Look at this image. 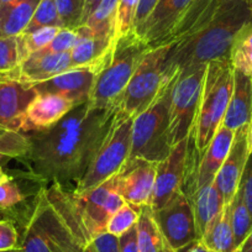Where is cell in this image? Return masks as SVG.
<instances>
[{
    "instance_id": "1",
    "label": "cell",
    "mask_w": 252,
    "mask_h": 252,
    "mask_svg": "<svg viewBox=\"0 0 252 252\" xmlns=\"http://www.w3.org/2000/svg\"><path fill=\"white\" fill-rule=\"evenodd\" d=\"M118 108L96 109L88 101L76 106L61 121L29 136L24 158L43 182L78 183L105 140Z\"/></svg>"
},
{
    "instance_id": "2",
    "label": "cell",
    "mask_w": 252,
    "mask_h": 252,
    "mask_svg": "<svg viewBox=\"0 0 252 252\" xmlns=\"http://www.w3.org/2000/svg\"><path fill=\"white\" fill-rule=\"evenodd\" d=\"M252 24V0H219L203 25L172 42L166 61L171 76L213 61L230 58L232 43Z\"/></svg>"
},
{
    "instance_id": "3",
    "label": "cell",
    "mask_w": 252,
    "mask_h": 252,
    "mask_svg": "<svg viewBox=\"0 0 252 252\" xmlns=\"http://www.w3.org/2000/svg\"><path fill=\"white\" fill-rule=\"evenodd\" d=\"M234 89V68L230 58L207 64L202 98L190 141L199 159L221 126Z\"/></svg>"
},
{
    "instance_id": "4",
    "label": "cell",
    "mask_w": 252,
    "mask_h": 252,
    "mask_svg": "<svg viewBox=\"0 0 252 252\" xmlns=\"http://www.w3.org/2000/svg\"><path fill=\"white\" fill-rule=\"evenodd\" d=\"M151 47L135 32L123 36L96 76L88 104L96 109L118 108V101L131 79L142 56Z\"/></svg>"
},
{
    "instance_id": "5",
    "label": "cell",
    "mask_w": 252,
    "mask_h": 252,
    "mask_svg": "<svg viewBox=\"0 0 252 252\" xmlns=\"http://www.w3.org/2000/svg\"><path fill=\"white\" fill-rule=\"evenodd\" d=\"M171 43L150 48L137 64L131 79L118 101V110L136 118L155 103L176 76L167 72L166 61Z\"/></svg>"
},
{
    "instance_id": "6",
    "label": "cell",
    "mask_w": 252,
    "mask_h": 252,
    "mask_svg": "<svg viewBox=\"0 0 252 252\" xmlns=\"http://www.w3.org/2000/svg\"><path fill=\"white\" fill-rule=\"evenodd\" d=\"M134 118L116 111L110 130L74 192H84L118 176L129 161Z\"/></svg>"
},
{
    "instance_id": "7",
    "label": "cell",
    "mask_w": 252,
    "mask_h": 252,
    "mask_svg": "<svg viewBox=\"0 0 252 252\" xmlns=\"http://www.w3.org/2000/svg\"><path fill=\"white\" fill-rule=\"evenodd\" d=\"M172 82L150 108L134 118L129 161L145 159L158 163L163 161L171 152L168 108Z\"/></svg>"
},
{
    "instance_id": "8",
    "label": "cell",
    "mask_w": 252,
    "mask_h": 252,
    "mask_svg": "<svg viewBox=\"0 0 252 252\" xmlns=\"http://www.w3.org/2000/svg\"><path fill=\"white\" fill-rule=\"evenodd\" d=\"M207 64L178 72L172 82L168 108L169 142L173 147L190 137L197 120Z\"/></svg>"
},
{
    "instance_id": "9",
    "label": "cell",
    "mask_w": 252,
    "mask_h": 252,
    "mask_svg": "<svg viewBox=\"0 0 252 252\" xmlns=\"http://www.w3.org/2000/svg\"><path fill=\"white\" fill-rule=\"evenodd\" d=\"M72 197L91 239L105 231L111 215L125 204V200L116 189L115 177L95 188L79 193L73 192Z\"/></svg>"
},
{
    "instance_id": "10",
    "label": "cell",
    "mask_w": 252,
    "mask_h": 252,
    "mask_svg": "<svg viewBox=\"0 0 252 252\" xmlns=\"http://www.w3.org/2000/svg\"><path fill=\"white\" fill-rule=\"evenodd\" d=\"M152 213L159 231L174 251H182L199 240L192 203L183 190L168 204Z\"/></svg>"
},
{
    "instance_id": "11",
    "label": "cell",
    "mask_w": 252,
    "mask_h": 252,
    "mask_svg": "<svg viewBox=\"0 0 252 252\" xmlns=\"http://www.w3.org/2000/svg\"><path fill=\"white\" fill-rule=\"evenodd\" d=\"M189 169V139H187L174 145L168 156L157 163L156 181L150 207L154 212L168 204L183 190Z\"/></svg>"
},
{
    "instance_id": "12",
    "label": "cell",
    "mask_w": 252,
    "mask_h": 252,
    "mask_svg": "<svg viewBox=\"0 0 252 252\" xmlns=\"http://www.w3.org/2000/svg\"><path fill=\"white\" fill-rule=\"evenodd\" d=\"M194 0H159L149 18L134 32L149 47L169 43Z\"/></svg>"
},
{
    "instance_id": "13",
    "label": "cell",
    "mask_w": 252,
    "mask_h": 252,
    "mask_svg": "<svg viewBox=\"0 0 252 252\" xmlns=\"http://www.w3.org/2000/svg\"><path fill=\"white\" fill-rule=\"evenodd\" d=\"M156 172L157 163L145 159L127 162L115 177L116 189L125 203L139 209L151 207Z\"/></svg>"
},
{
    "instance_id": "14",
    "label": "cell",
    "mask_w": 252,
    "mask_h": 252,
    "mask_svg": "<svg viewBox=\"0 0 252 252\" xmlns=\"http://www.w3.org/2000/svg\"><path fill=\"white\" fill-rule=\"evenodd\" d=\"M104 66H88L72 68L57 74L47 81L29 84L33 87L37 94H57L74 101L76 105L88 101L96 76Z\"/></svg>"
},
{
    "instance_id": "15",
    "label": "cell",
    "mask_w": 252,
    "mask_h": 252,
    "mask_svg": "<svg viewBox=\"0 0 252 252\" xmlns=\"http://www.w3.org/2000/svg\"><path fill=\"white\" fill-rule=\"evenodd\" d=\"M250 152V125H245L235 131L229 155L214 178L225 205L230 204L236 194Z\"/></svg>"
},
{
    "instance_id": "16",
    "label": "cell",
    "mask_w": 252,
    "mask_h": 252,
    "mask_svg": "<svg viewBox=\"0 0 252 252\" xmlns=\"http://www.w3.org/2000/svg\"><path fill=\"white\" fill-rule=\"evenodd\" d=\"M71 69V52H35L26 57L14 71L0 74V82L15 81L35 84Z\"/></svg>"
},
{
    "instance_id": "17",
    "label": "cell",
    "mask_w": 252,
    "mask_h": 252,
    "mask_svg": "<svg viewBox=\"0 0 252 252\" xmlns=\"http://www.w3.org/2000/svg\"><path fill=\"white\" fill-rule=\"evenodd\" d=\"M36 95L37 92L29 84L0 82V129L21 132L26 110Z\"/></svg>"
},
{
    "instance_id": "18",
    "label": "cell",
    "mask_w": 252,
    "mask_h": 252,
    "mask_svg": "<svg viewBox=\"0 0 252 252\" xmlns=\"http://www.w3.org/2000/svg\"><path fill=\"white\" fill-rule=\"evenodd\" d=\"M76 103L57 94H37L26 110L21 132L43 131L71 113Z\"/></svg>"
},
{
    "instance_id": "19",
    "label": "cell",
    "mask_w": 252,
    "mask_h": 252,
    "mask_svg": "<svg viewBox=\"0 0 252 252\" xmlns=\"http://www.w3.org/2000/svg\"><path fill=\"white\" fill-rule=\"evenodd\" d=\"M234 137L235 131L227 129L221 124L195 168L193 192L200 187L214 182L215 176L229 155Z\"/></svg>"
},
{
    "instance_id": "20",
    "label": "cell",
    "mask_w": 252,
    "mask_h": 252,
    "mask_svg": "<svg viewBox=\"0 0 252 252\" xmlns=\"http://www.w3.org/2000/svg\"><path fill=\"white\" fill-rule=\"evenodd\" d=\"M79 37L71 51V69L88 66H104L113 53L116 40L114 36L92 35L77 29Z\"/></svg>"
},
{
    "instance_id": "21",
    "label": "cell",
    "mask_w": 252,
    "mask_h": 252,
    "mask_svg": "<svg viewBox=\"0 0 252 252\" xmlns=\"http://www.w3.org/2000/svg\"><path fill=\"white\" fill-rule=\"evenodd\" d=\"M252 121V78L234 71V89L222 125L236 131Z\"/></svg>"
},
{
    "instance_id": "22",
    "label": "cell",
    "mask_w": 252,
    "mask_h": 252,
    "mask_svg": "<svg viewBox=\"0 0 252 252\" xmlns=\"http://www.w3.org/2000/svg\"><path fill=\"white\" fill-rule=\"evenodd\" d=\"M189 199L192 203L195 226L200 240L213 220L224 209V200L214 182L195 189Z\"/></svg>"
},
{
    "instance_id": "23",
    "label": "cell",
    "mask_w": 252,
    "mask_h": 252,
    "mask_svg": "<svg viewBox=\"0 0 252 252\" xmlns=\"http://www.w3.org/2000/svg\"><path fill=\"white\" fill-rule=\"evenodd\" d=\"M200 241L213 252H237L230 222L229 204L225 205L224 209L213 220Z\"/></svg>"
},
{
    "instance_id": "24",
    "label": "cell",
    "mask_w": 252,
    "mask_h": 252,
    "mask_svg": "<svg viewBox=\"0 0 252 252\" xmlns=\"http://www.w3.org/2000/svg\"><path fill=\"white\" fill-rule=\"evenodd\" d=\"M41 0H19L0 13V37L19 36L26 30Z\"/></svg>"
},
{
    "instance_id": "25",
    "label": "cell",
    "mask_w": 252,
    "mask_h": 252,
    "mask_svg": "<svg viewBox=\"0 0 252 252\" xmlns=\"http://www.w3.org/2000/svg\"><path fill=\"white\" fill-rule=\"evenodd\" d=\"M140 252H177L169 246L167 240L159 231L150 207L142 208L137 221Z\"/></svg>"
},
{
    "instance_id": "26",
    "label": "cell",
    "mask_w": 252,
    "mask_h": 252,
    "mask_svg": "<svg viewBox=\"0 0 252 252\" xmlns=\"http://www.w3.org/2000/svg\"><path fill=\"white\" fill-rule=\"evenodd\" d=\"M119 0H101L95 10L89 15L82 26L84 31L92 35L114 36L115 38V19Z\"/></svg>"
},
{
    "instance_id": "27",
    "label": "cell",
    "mask_w": 252,
    "mask_h": 252,
    "mask_svg": "<svg viewBox=\"0 0 252 252\" xmlns=\"http://www.w3.org/2000/svg\"><path fill=\"white\" fill-rule=\"evenodd\" d=\"M218 3H219V0H194L188 13L186 14L183 20L174 31L169 43L174 42L182 36L187 35L188 32L203 25L213 15Z\"/></svg>"
},
{
    "instance_id": "28",
    "label": "cell",
    "mask_w": 252,
    "mask_h": 252,
    "mask_svg": "<svg viewBox=\"0 0 252 252\" xmlns=\"http://www.w3.org/2000/svg\"><path fill=\"white\" fill-rule=\"evenodd\" d=\"M234 71L252 78V24L237 35L230 51Z\"/></svg>"
},
{
    "instance_id": "29",
    "label": "cell",
    "mask_w": 252,
    "mask_h": 252,
    "mask_svg": "<svg viewBox=\"0 0 252 252\" xmlns=\"http://www.w3.org/2000/svg\"><path fill=\"white\" fill-rule=\"evenodd\" d=\"M229 209L235 245L239 249L240 245L245 241L247 235L252 230V217L247 209L246 204H245L244 198H242L239 189H237L235 197L232 198L231 203L229 204Z\"/></svg>"
},
{
    "instance_id": "30",
    "label": "cell",
    "mask_w": 252,
    "mask_h": 252,
    "mask_svg": "<svg viewBox=\"0 0 252 252\" xmlns=\"http://www.w3.org/2000/svg\"><path fill=\"white\" fill-rule=\"evenodd\" d=\"M30 147L29 136L19 131H5L0 136V168L10 159L23 158Z\"/></svg>"
},
{
    "instance_id": "31",
    "label": "cell",
    "mask_w": 252,
    "mask_h": 252,
    "mask_svg": "<svg viewBox=\"0 0 252 252\" xmlns=\"http://www.w3.org/2000/svg\"><path fill=\"white\" fill-rule=\"evenodd\" d=\"M60 30L61 29L56 28V26H48V28L38 29V30L32 31L30 33L19 35V43H20L23 61L32 53L38 52V51L43 50L46 46L50 45V42L55 38V36L57 35Z\"/></svg>"
},
{
    "instance_id": "32",
    "label": "cell",
    "mask_w": 252,
    "mask_h": 252,
    "mask_svg": "<svg viewBox=\"0 0 252 252\" xmlns=\"http://www.w3.org/2000/svg\"><path fill=\"white\" fill-rule=\"evenodd\" d=\"M48 26L63 29L62 20L60 18V14H58L55 0H41L35 13H33L30 24L23 33H30L32 31L38 30V29L48 28Z\"/></svg>"
},
{
    "instance_id": "33",
    "label": "cell",
    "mask_w": 252,
    "mask_h": 252,
    "mask_svg": "<svg viewBox=\"0 0 252 252\" xmlns=\"http://www.w3.org/2000/svg\"><path fill=\"white\" fill-rule=\"evenodd\" d=\"M20 249L23 252H52L47 236L31 215L24 225Z\"/></svg>"
},
{
    "instance_id": "34",
    "label": "cell",
    "mask_w": 252,
    "mask_h": 252,
    "mask_svg": "<svg viewBox=\"0 0 252 252\" xmlns=\"http://www.w3.org/2000/svg\"><path fill=\"white\" fill-rule=\"evenodd\" d=\"M140 214H141V209L125 203L115 214L111 215L108 224H106L105 231L118 237L121 236L127 230H130L137 224Z\"/></svg>"
},
{
    "instance_id": "35",
    "label": "cell",
    "mask_w": 252,
    "mask_h": 252,
    "mask_svg": "<svg viewBox=\"0 0 252 252\" xmlns=\"http://www.w3.org/2000/svg\"><path fill=\"white\" fill-rule=\"evenodd\" d=\"M140 0H119L115 19V40L134 32L135 16Z\"/></svg>"
},
{
    "instance_id": "36",
    "label": "cell",
    "mask_w": 252,
    "mask_h": 252,
    "mask_svg": "<svg viewBox=\"0 0 252 252\" xmlns=\"http://www.w3.org/2000/svg\"><path fill=\"white\" fill-rule=\"evenodd\" d=\"M23 61L19 36L0 37V74L14 71Z\"/></svg>"
},
{
    "instance_id": "37",
    "label": "cell",
    "mask_w": 252,
    "mask_h": 252,
    "mask_svg": "<svg viewBox=\"0 0 252 252\" xmlns=\"http://www.w3.org/2000/svg\"><path fill=\"white\" fill-rule=\"evenodd\" d=\"M63 29L77 30L83 19L86 0H55Z\"/></svg>"
},
{
    "instance_id": "38",
    "label": "cell",
    "mask_w": 252,
    "mask_h": 252,
    "mask_svg": "<svg viewBox=\"0 0 252 252\" xmlns=\"http://www.w3.org/2000/svg\"><path fill=\"white\" fill-rule=\"evenodd\" d=\"M24 198L25 195L20 190L18 183L5 173L3 168H0V209L15 207L23 202Z\"/></svg>"
},
{
    "instance_id": "39",
    "label": "cell",
    "mask_w": 252,
    "mask_h": 252,
    "mask_svg": "<svg viewBox=\"0 0 252 252\" xmlns=\"http://www.w3.org/2000/svg\"><path fill=\"white\" fill-rule=\"evenodd\" d=\"M79 33L77 30L71 29H61L57 35L55 36L50 45L46 46L43 50L38 51L41 53H63L71 52L72 48L76 45Z\"/></svg>"
},
{
    "instance_id": "40",
    "label": "cell",
    "mask_w": 252,
    "mask_h": 252,
    "mask_svg": "<svg viewBox=\"0 0 252 252\" xmlns=\"http://www.w3.org/2000/svg\"><path fill=\"white\" fill-rule=\"evenodd\" d=\"M20 249V236L15 225L8 220L0 221V251Z\"/></svg>"
},
{
    "instance_id": "41",
    "label": "cell",
    "mask_w": 252,
    "mask_h": 252,
    "mask_svg": "<svg viewBox=\"0 0 252 252\" xmlns=\"http://www.w3.org/2000/svg\"><path fill=\"white\" fill-rule=\"evenodd\" d=\"M239 190L252 217V151L250 152L249 158H247L246 166H245L244 173L240 181Z\"/></svg>"
},
{
    "instance_id": "42",
    "label": "cell",
    "mask_w": 252,
    "mask_h": 252,
    "mask_svg": "<svg viewBox=\"0 0 252 252\" xmlns=\"http://www.w3.org/2000/svg\"><path fill=\"white\" fill-rule=\"evenodd\" d=\"M91 244L96 252H120L119 237L109 232L103 231L92 239Z\"/></svg>"
},
{
    "instance_id": "43",
    "label": "cell",
    "mask_w": 252,
    "mask_h": 252,
    "mask_svg": "<svg viewBox=\"0 0 252 252\" xmlns=\"http://www.w3.org/2000/svg\"><path fill=\"white\" fill-rule=\"evenodd\" d=\"M119 241H120V252H140L137 224L127 230L125 234L119 236Z\"/></svg>"
},
{
    "instance_id": "44",
    "label": "cell",
    "mask_w": 252,
    "mask_h": 252,
    "mask_svg": "<svg viewBox=\"0 0 252 252\" xmlns=\"http://www.w3.org/2000/svg\"><path fill=\"white\" fill-rule=\"evenodd\" d=\"M158 1L159 0H140L136 16H135L134 31L137 30L144 24V21L149 18V15L152 13V10H154Z\"/></svg>"
},
{
    "instance_id": "45",
    "label": "cell",
    "mask_w": 252,
    "mask_h": 252,
    "mask_svg": "<svg viewBox=\"0 0 252 252\" xmlns=\"http://www.w3.org/2000/svg\"><path fill=\"white\" fill-rule=\"evenodd\" d=\"M101 0H86V6H84V13H83V19H82L81 26L86 23L87 19L89 18L92 13L96 9V6L100 4Z\"/></svg>"
},
{
    "instance_id": "46",
    "label": "cell",
    "mask_w": 252,
    "mask_h": 252,
    "mask_svg": "<svg viewBox=\"0 0 252 252\" xmlns=\"http://www.w3.org/2000/svg\"><path fill=\"white\" fill-rule=\"evenodd\" d=\"M186 250H187L186 252H213L210 251V250L208 249V247L205 246L200 240L193 242L192 245H189L188 247H186Z\"/></svg>"
},
{
    "instance_id": "47",
    "label": "cell",
    "mask_w": 252,
    "mask_h": 252,
    "mask_svg": "<svg viewBox=\"0 0 252 252\" xmlns=\"http://www.w3.org/2000/svg\"><path fill=\"white\" fill-rule=\"evenodd\" d=\"M237 252H252V230L247 235L245 241L240 245V247L237 249Z\"/></svg>"
},
{
    "instance_id": "48",
    "label": "cell",
    "mask_w": 252,
    "mask_h": 252,
    "mask_svg": "<svg viewBox=\"0 0 252 252\" xmlns=\"http://www.w3.org/2000/svg\"><path fill=\"white\" fill-rule=\"evenodd\" d=\"M79 252H96V251H95V249H94V247H93V245H92L91 242H89L88 245H86V246L82 247L81 251H79Z\"/></svg>"
},
{
    "instance_id": "49",
    "label": "cell",
    "mask_w": 252,
    "mask_h": 252,
    "mask_svg": "<svg viewBox=\"0 0 252 252\" xmlns=\"http://www.w3.org/2000/svg\"><path fill=\"white\" fill-rule=\"evenodd\" d=\"M250 151H252V121L250 124Z\"/></svg>"
},
{
    "instance_id": "50",
    "label": "cell",
    "mask_w": 252,
    "mask_h": 252,
    "mask_svg": "<svg viewBox=\"0 0 252 252\" xmlns=\"http://www.w3.org/2000/svg\"><path fill=\"white\" fill-rule=\"evenodd\" d=\"M0 252H23L21 249H14V250H8V251H0Z\"/></svg>"
},
{
    "instance_id": "51",
    "label": "cell",
    "mask_w": 252,
    "mask_h": 252,
    "mask_svg": "<svg viewBox=\"0 0 252 252\" xmlns=\"http://www.w3.org/2000/svg\"><path fill=\"white\" fill-rule=\"evenodd\" d=\"M4 132H5V131H4V130H1V129H0V136H1V135H3Z\"/></svg>"
}]
</instances>
